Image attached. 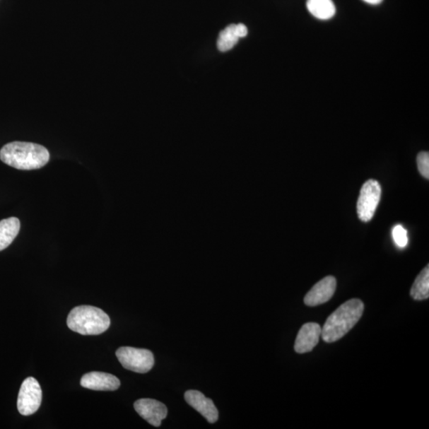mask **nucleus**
<instances>
[{"mask_svg":"<svg viewBox=\"0 0 429 429\" xmlns=\"http://www.w3.org/2000/svg\"><path fill=\"white\" fill-rule=\"evenodd\" d=\"M0 159L17 170H37L49 163V153L40 144L13 142L6 144L0 151Z\"/></svg>","mask_w":429,"mask_h":429,"instance_id":"obj_1","label":"nucleus"},{"mask_svg":"<svg viewBox=\"0 0 429 429\" xmlns=\"http://www.w3.org/2000/svg\"><path fill=\"white\" fill-rule=\"evenodd\" d=\"M364 311V305L360 299H351L331 315L322 331V337L326 343H334L343 338L360 321Z\"/></svg>","mask_w":429,"mask_h":429,"instance_id":"obj_2","label":"nucleus"},{"mask_svg":"<svg viewBox=\"0 0 429 429\" xmlns=\"http://www.w3.org/2000/svg\"><path fill=\"white\" fill-rule=\"evenodd\" d=\"M111 319L103 310L97 307L81 305L76 307L67 318L70 329L84 336H97L106 331Z\"/></svg>","mask_w":429,"mask_h":429,"instance_id":"obj_3","label":"nucleus"},{"mask_svg":"<svg viewBox=\"0 0 429 429\" xmlns=\"http://www.w3.org/2000/svg\"><path fill=\"white\" fill-rule=\"evenodd\" d=\"M117 356L122 366L136 373H147L155 364L152 352L146 349L122 347L117 351Z\"/></svg>","mask_w":429,"mask_h":429,"instance_id":"obj_4","label":"nucleus"},{"mask_svg":"<svg viewBox=\"0 0 429 429\" xmlns=\"http://www.w3.org/2000/svg\"><path fill=\"white\" fill-rule=\"evenodd\" d=\"M382 188L379 182L369 180L364 183L357 203V213L360 221L369 222L372 219L379 206Z\"/></svg>","mask_w":429,"mask_h":429,"instance_id":"obj_5","label":"nucleus"},{"mask_svg":"<svg viewBox=\"0 0 429 429\" xmlns=\"http://www.w3.org/2000/svg\"><path fill=\"white\" fill-rule=\"evenodd\" d=\"M42 392L40 383L33 377L25 380L19 390L18 411L23 416L35 413L42 404Z\"/></svg>","mask_w":429,"mask_h":429,"instance_id":"obj_6","label":"nucleus"},{"mask_svg":"<svg viewBox=\"0 0 429 429\" xmlns=\"http://www.w3.org/2000/svg\"><path fill=\"white\" fill-rule=\"evenodd\" d=\"M134 409L144 420L153 426L159 427L168 417V409L157 400L143 399L134 402Z\"/></svg>","mask_w":429,"mask_h":429,"instance_id":"obj_7","label":"nucleus"},{"mask_svg":"<svg viewBox=\"0 0 429 429\" xmlns=\"http://www.w3.org/2000/svg\"><path fill=\"white\" fill-rule=\"evenodd\" d=\"M336 289V280L328 276L319 281L311 290L306 294L304 302L306 305L315 307L326 302L334 295Z\"/></svg>","mask_w":429,"mask_h":429,"instance_id":"obj_8","label":"nucleus"},{"mask_svg":"<svg viewBox=\"0 0 429 429\" xmlns=\"http://www.w3.org/2000/svg\"><path fill=\"white\" fill-rule=\"evenodd\" d=\"M184 399L189 406L199 412L209 423H216L219 418V412H218L213 401L206 398L198 390H188L184 394Z\"/></svg>","mask_w":429,"mask_h":429,"instance_id":"obj_9","label":"nucleus"},{"mask_svg":"<svg viewBox=\"0 0 429 429\" xmlns=\"http://www.w3.org/2000/svg\"><path fill=\"white\" fill-rule=\"evenodd\" d=\"M322 329L317 323H307L300 329L294 349L297 353H308L316 347L322 336Z\"/></svg>","mask_w":429,"mask_h":429,"instance_id":"obj_10","label":"nucleus"},{"mask_svg":"<svg viewBox=\"0 0 429 429\" xmlns=\"http://www.w3.org/2000/svg\"><path fill=\"white\" fill-rule=\"evenodd\" d=\"M81 385L84 388L93 390L114 392L119 388L120 381L118 377L111 374L93 371L81 377Z\"/></svg>","mask_w":429,"mask_h":429,"instance_id":"obj_11","label":"nucleus"},{"mask_svg":"<svg viewBox=\"0 0 429 429\" xmlns=\"http://www.w3.org/2000/svg\"><path fill=\"white\" fill-rule=\"evenodd\" d=\"M248 34L247 28L245 24H232L221 32L217 41L218 49L221 52H227L232 49L240 38L245 37Z\"/></svg>","mask_w":429,"mask_h":429,"instance_id":"obj_12","label":"nucleus"},{"mask_svg":"<svg viewBox=\"0 0 429 429\" xmlns=\"http://www.w3.org/2000/svg\"><path fill=\"white\" fill-rule=\"evenodd\" d=\"M20 230V221L16 217H11L0 221V252L8 247Z\"/></svg>","mask_w":429,"mask_h":429,"instance_id":"obj_13","label":"nucleus"},{"mask_svg":"<svg viewBox=\"0 0 429 429\" xmlns=\"http://www.w3.org/2000/svg\"><path fill=\"white\" fill-rule=\"evenodd\" d=\"M307 8L311 14L321 20H329L336 15V6L332 0H308Z\"/></svg>","mask_w":429,"mask_h":429,"instance_id":"obj_14","label":"nucleus"},{"mask_svg":"<svg viewBox=\"0 0 429 429\" xmlns=\"http://www.w3.org/2000/svg\"><path fill=\"white\" fill-rule=\"evenodd\" d=\"M411 297L416 300H425L429 298V267L422 271L411 288Z\"/></svg>","mask_w":429,"mask_h":429,"instance_id":"obj_15","label":"nucleus"},{"mask_svg":"<svg viewBox=\"0 0 429 429\" xmlns=\"http://www.w3.org/2000/svg\"><path fill=\"white\" fill-rule=\"evenodd\" d=\"M393 238L396 245L404 248L408 245L407 230L401 225H396L393 229Z\"/></svg>","mask_w":429,"mask_h":429,"instance_id":"obj_16","label":"nucleus"},{"mask_svg":"<svg viewBox=\"0 0 429 429\" xmlns=\"http://www.w3.org/2000/svg\"><path fill=\"white\" fill-rule=\"evenodd\" d=\"M418 168L420 174L425 178L429 179V153L428 152H421L417 158Z\"/></svg>","mask_w":429,"mask_h":429,"instance_id":"obj_17","label":"nucleus"},{"mask_svg":"<svg viewBox=\"0 0 429 429\" xmlns=\"http://www.w3.org/2000/svg\"><path fill=\"white\" fill-rule=\"evenodd\" d=\"M363 1L369 4L377 5L381 4L383 0H363Z\"/></svg>","mask_w":429,"mask_h":429,"instance_id":"obj_18","label":"nucleus"}]
</instances>
